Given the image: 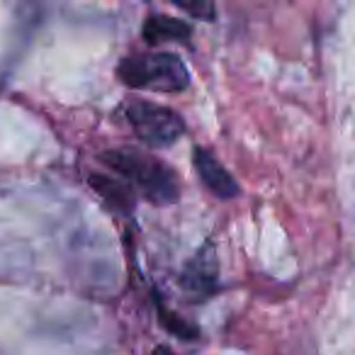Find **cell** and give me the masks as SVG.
<instances>
[{"label": "cell", "instance_id": "1", "mask_svg": "<svg viewBox=\"0 0 355 355\" xmlns=\"http://www.w3.org/2000/svg\"><path fill=\"white\" fill-rule=\"evenodd\" d=\"M100 161L112 173L122 175L127 183L139 190L144 200L153 205H173L180 198L178 178L161 158L148 156L137 148H110L100 156Z\"/></svg>", "mask_w": 355, "mask_h": 355}, {"label": "cell", "instance_id": "2", "mask_svg": "<svg viewBox=\"0 0 355 355\" xmlns=\"http://www.w3.org/2000/svg\"><path fill=\"white\" fill-rule=\"evenodd\" d=\"M117 76L124 85L153 93H183L190 85V73L180 56L171 51H148L119 61Z\"/></svg>", "mask_w": 355, "mask_h": 355}, {"label": "cell", "instance_id": "3", "mask_svg": "<svg viewBox=\"0 0 355 355\" xmlns=\"http://www.w3.org/2000/svg\"><path fill=\"white\" fill-rule=\"evenodd\" d=\"M127 122L146 146L163 148L183 137L185 122L178 112L151 100H132L127 105Z\"/></svg>", "mask_w": 355, "mask_h": 355}, {"label": "cell", "instance_id": "4", "mask_svg": "<svg viewBox=\"0 0 355 355\" xmlns=\"http://www.w3.org/2000/svg\"><path fill=\"white\" fill-rule=\"evenodd\" d=\"M193 166L198 171L202 185L219 200H232L239 195V183L227 168L219 163V158L207 148H195L193 151Z\"/></svg>", "mask_w": 355, "mask_h": 355}, {"label": "cell", "instance_id": "5", "mask_svg": "<svg viewBox=\"0 0 355 355\" xmlns=\"http://www.w3.org/2000/svg\"><path fill=\"white\" fill-rule=\"evenodd\" d=\"M217 256H214L212 246H205L202 251H198L193 256V261L185 266L183 270V282L185 292H190L193 297H209L217 290Z\"/></svg>", "mask_w": 355, "mask_h": 355}, {"label": "cell", "instance_id": "6", "mask_svg": "<svg viewBox=\"0 0 355 355\" xmlns=\"http://www.w3.org/2000/svg\"><path fill=\"white\" fill-rule=\"evenodd\" d=\"M144 42L151 46L166 44V42H178V44H188L193 37V27L185 20H178L171 15H151L146 17L141 27Z\"/></svg>", "mask_w": 355, "mask_h": 355}, {"label": "cell", "instance_id": "7", "mask_svg": "<svg viewBox=\"0 0 355 355\" xmlns=\"http://www.w3.org/2000/svg\"><path fill=\"white\" fill-rule=\"evenodd\" d=\"M90 185H93V190H98V195L112 209H119V212H129L132 209V193H129V188L119 178L93 173L90 175Z\"/></svg>", "mask_w": 355, "mask_h": 355}, {"label": "cell", "instance_id": "8", "mask_svg": "<svg viewBox=\"0 0 355 355\" xmlns=\"http://www.w3.org/2000/svg\"><path fill=\"white\" fill-rule=\"evenodd\" d=\"M161 324L166 326L171 334H175L178 338H183V340H193V338H198V329H195L190 321H185V319H180V316H175V314H171V311H166V309H161Z\"/></svg>", "mask_w": 355, "mask_h": 355}, {"label": "cell", "instance_id": "9", "mask_svg": "<svg viewBox=\"0 0 355 355\" xmlns=\"http://www.w3.org/2000/svg\"><path fill=\"white\" fill-rule=\"evenodd\" d=\"M178 8L185 10L188 15L198 17V20H214V12H217L209 3H178Z\"/></svg>", "mask_w": 355, "mask_h": 355}, {"label": "cell", "instance_id": "10", "mask_svg": "<svg viewBox=\"0 0 355 355\" xmlns=\"http://www.w3.org/2000/svg\"><path fill=\"white\" fill-rule=\"evenodd\" d=\"M151 355H173V350H171V348H166V345H158V348L153 350Z\"/></svg>", "mask_w": 355, "mask_h": 355}]
</instances>
